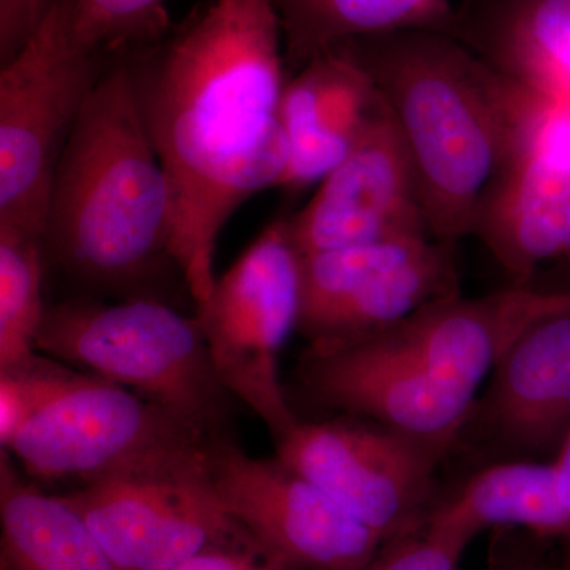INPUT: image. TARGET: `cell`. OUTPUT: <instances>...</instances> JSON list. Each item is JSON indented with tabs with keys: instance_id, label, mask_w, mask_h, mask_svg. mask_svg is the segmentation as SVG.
<instances>
[{
	"instance_id": "obj_19",
	"label": "cell",
	"mask_w": 570,
	"mask_h": 570,
	"mask_svg": "<svg viewBox=\"0 0 570 570\" xmlns=\"http://www.w3.org/2000/svg\"><path fill=\"white\" fill-rule=\"evenodd\" d=\"M288 77L307 62L352 41L396 32L455 37L460 14L452 0H272Z\"/></svg>"
},
{
	"instance_id": "obj_22",
	"label": "cell",
	"mask_w": 570,
	"mask_h": 570,
	"mask_svg": "<svg viewBox=\"0 0 570 570\" xmlns=\"http://www.w3.org/2000/svg\"><path fill=\"white\" fill-rule=\"evenodd\" d=\"M43 236L0 227V370L36 355L43 321Z\"/></svg>"
},
{
	"instance_id": "obj_26",
	"label": "cell",
	"mask_w": 570,
	"mask_h": 570,
	"mask_svg": "<svg viewBox=\"0 0 570 570\" xmlns=\"http://www.w3.org/2000/svg\"><path fill=\"white\" fill-rule=\"evenodd\" d=\"M469 543L425 527L390 540L365 570H459Z\"/></svg>"
},
{
	"instance_id": "obj_29",
	"label": "cell",
	"mask_w": 570,
	"mask_h": 570,
	"mask_svg": "<svg viewBox=\"0 0 570 570\" xmlns=\"http://www.w3.org/2000/svg\"><path fill=\"white\" fill-rule=\"evenodd\" d=\"M554 475H557V493L560 499L562 510L568 515L570 524V430L566 434L564 441L558 449L557 460L553 461ZM570 549V531L569 538L566 540Z\"/></svg>"
},
{
	"instance_id": "obj_18",
	"label": "cell",
	"mask_w": 570,
	"mask_h": 570,
	"mask_svg": "<svg viewBox=\"0 0 570 570\" xmlns=\"http://www.w3.org/2000/svg\"><path fill=\"white\" fill-rule=\"evenodd\" d=\"M456 39L524 88L570 100V0H469Z\"/></svg>"
},
{
	"instance_id": "obj_1",
	"label": "cell",
	"mask_w": 570,
	"mask_h": 570,
	"mask_svg": "<svg viewBox=\"0 0 570 570\" xmlns=\"http://www.w3.org/2000/svg\"><path fill=\"white\" fill-rule=\"evenodd\" d=\"M122 58L170 187L171 253L198 305L216 281L224 225L247 198L276 189L287 165L279 18L272 0H206Z\"/></svg>"
},
{
	"instance_id": "obj_11",
	"label": "cell",
	"mask_w": 570,
	"mask_h": 570,
	"mask_svg": "<svg viewBox=\"0 0 570 570\" xmlns=\"http://www.w3.org/2000/svg\"><path fill=\"white\" fill-rule=\"evenodd\" d=\"M209 478L225 512L294 570H365L384 546L321 487L279 459L247 456L212 439Z\"/></svg>"
},
{
	"instance_id": "obj_10",
	"label": "cell",
	"mask_w": 570,
	"mask_h": 570,
	"mask_svg": "<svg viewBox=\"0 0 570 570\" xmlns=\"http://www.w3.org/2000/svg\"><path fill=\"white\" fill-rule=\"evenodd\" d=\"M285 466L321 487L382 542L422 530L444 453L389 428L296 423L276 442Z\"/></svg>"
},
{
	"instance_id": "obj_5",
	"label": "cell",
	"mask_w": 570,
	"mask_h": 570,
	"mask_svg": "<svg viewBox=\"0 0 570 570\" xmlns=\"http://www.w3.org/2000/svg\"><path fill=\"white\" fill-rule=\"evenodd\" d=\"M118 55L78 41L71 0H56L0 70V227L43 236L56 168L89 97Z\"/></svg>"
},
{
	"instance_id": "obj_28",
	"label": "cell",
	"mask_w": 570,
	"mask_h": 570,
	"mask_svg": "<svg viewBox=\"0 0 570 570\" xmlns=\"http://www.w3.org/2000/svg\"><path fill=\"white\" fill-rule=\"evenodd\" d=\"M175 570H294L269 557L255 540L213 547Z\"/></svg>"
},
{
	"instance_id": "obj_9",
	"label": "cell",
	"mask_w": 570,
	"mask_h": 570,
	"mask_svg": "<svg viewBox=\"0 0 570 570\" xmlns=\"http://www.w3.org/2000/svg\"><path fill=\"white\" fill-rule=\"evenodd\" d=\"M62 498L118 570H175L213 547L254 539L220 504L208 450L200 459L100 480Z\"/></svg>"
},
{
	"instance_id": "obj_3",
	"label": "cell",
	"mask_w": 570,
	"mask_h": 570,
	"mask_svg": "<svg viewBox=\"0 0 570 570\" xmlns=\"http://www.w3.org/2000/svg\"><path fill=\"white\" fill-rule=\"evenodd\" d=\"M406 145L428 230L455 245L515 146L519 85L450 33H387L344 45Z\"/></svg>"
},
{
	"instance_id": "obj_21",
	"label": "cell",
	"mask_w": 570,
	"mask_h": 570,
	"mask_svg": "<svg viewBox=\"0 0 570 570\" xmlns=\"http://www.w3.org/2000/svg\"><path fill=\"white\" fill-rule=\"evenodd\" d=\"M2 570H118L80 513L0 461Z\"/></svg>"
},
{
	"instance_id": "obj_17",
	"label": "cell",
	"mask_w": 570,
	"mask_h": 570,
	"mask_svg": "<svg viewBox=\"0 0 570 570\" xmlns=\"http://www.w3.org/2000/svg\"><path fill=\"white\" fill-rule=\"evenodd\" d=\"M494 373L483 411L498 436L524 452L560 449L570 430V313L528 330Z\"/></svg>"
},
{
	"instance_id": "obj_14",
	"label": "cell",
	"mask_w": 570,
	"mask_h": 570,
	"mask_svg": "<svg viewBox=\"0 0 570 570\" xmlns=\"http://www.w3.org/2000/svg\"><path fill=\"white\" fill-rule=\"evenodd\" d=\"M566 313L570 292L515 285L479 298L460 294L438 299L381 335L434 376L475 393L528 330Z\"/></svg>"
},
{
	"instance_id": "obj_4",
	"label": "cell",
	"mask_w": 570,
	"mask_h": 570,
	"mask_svg": "<svg viewBox=\"0 0 570 570\" xmlns=\"http://www.w3.org/2000/svg\"><path fill=\"white\" fill-rule=\"evenodd\" d=\"M37 351L135 390L212 434L227 392L197 318L151 296L48 305Z\"/></svg>"
},
{
	"instance_id": "obj_23",
	"label": "cell",
	"mask_w": 570,
	"mask_h": 570,
	"mask_svg": "<svg viewBox=\"0 0 570 570\" xmlns=\"http://www.w3.org/2000/svg\"><path fill=\"white\" fill-rule=\"evenodd\" d=\"M71 21L80 43L108 55L151 43L171 28L165 0H71Z\"/></svg>"
},
{
	"instance_id": "obj_2",
	"label": "cell",
	"mask_w": 570,
	"mask_h": 570,
	"mask_svg": "<svg viewBox=\"0 0 570 570\" xmlns=\"http://www.w3.org/2000/svg\"><path fill=\"white\" fill-rule=\"evenodd\" d=\"M171 239L170 187L118 55L56 168L43 230L47 265L96 291L154 298L149 287L170 266L179 272Z\"/></svg>"
},
{
	"instance_id": "obj_20",
	"label": "cell",
	"mask_w": 570,
	"mask_h": 570,
	"mask_svg": "<svg viewBox=\"0 0 570 570\" xmlns=\"http://www.w3.org/2000/svg\"><path fill=\"white\" fill-rule=\"evenodd\" d=\"M426 524L466 543L489 528H523L539 538L564 542L570 531L558 499L553 463L532 461L483 469L455 497L434 505Z\"/></svg>"
},
{
	"instance_id": "obj_6",
	"label": "cell",
	"mask_w": 570,
	"mask_h": 570,
	"mask_svg": "<svg viewBox=\"0 0 570 570\" xmlns=\"http://www.w3.org/2000/svg\"><path fill=\"white\" fill-rule=\"evenodd\" d=\"M299 305L302 257L284 219L216 277L195 313L220 384L253 409L276 442L299 422L279 381V354L298 326Z\"/></svg>"
},
{
	"instance_id": "obj_8",
	"label": "cell",
	"mask_w": 570,
	"mask_h": 570,
	"mask_svg": "<svg viewBox=\"0 0 570 570\" xmlns=\"http://www.w3.org/2000/svg\"><path fill=\"white\" fill-rule=\"evenodd\" d=\"M455 295L460 281L453 245L431 235L303 255L296 330L309 347L343 346Z\"/></svg>"
},
{
	"instance_id": "obj_30",
	"label": "cell",
	"mask_w": 570,
	"mask_h": 570,
	"mask_svg": "<svg viewBox=\"0 0 570 570\" xmlns=\"http://www.w3.org/2000/svg\"><path fill=\"white\" fill-rule=\"evenodd\" d=\"M564 570H570V562H569V566H568V568H566Z\"/></svg>"
},
{
	"instance_id": "obj_15",
	"label": "cell",
	"mask_w": 570,
	"mask_h": 570,
	"mask_svg": "<svg viewBox=\"0 0 570 570\" xmlns=\"http://www.w3.org/2000/svg\"><path fill=\"white\" fill-rule=\"evenodd\" d=\"M376 100L370 75L344 48L292 73L277 110L288 159L276 189L321 183L354 148Z\"/></svg>"
},
{
	"instance_id": "obj_16",
	"label": "cell",
	"mask_w": 570,
	"mask_h": 570,
	"mask_svg": "<svg viewBox=\"0 0 570 570\" xmlns=\"http://www.w3.org/2000/svg\"><path fill=\"white\" fill-rule=\"evenodd\" d=\"M524 285L543 262L570 255V167L513 153L491 183L474 232Z\"/></svg>"
},
{
	"instance_id": "obj_25",
	"label": "cell",
	"mask_w": 570,
	"mask_h": 570,
	"mask_svg": "<svg viewBox=\"0 0 570 570\" xmlns=\"http://www.w3.org/2000/svg\"><path fill=\"white\" fill-rule=\"evenodd\" d=\"M513 153L570 167V100L532 91L519 82Z\"/></svg>"
},
{
	"instance_id": "obj_7",
	"label": "cell",
	"mask_w": 570,
	"mask_h": 570,
	"mask_svg": "<svg viewBox=\"0 0 570 570\" xmlns=\"http://www.w3.org/2000/svg\"><path fill=\"white\" fill-rule=\"evenodd\" d=\"M212 439L156 401L92 376L29 420L9 452L31 478L86 487L200 459Z\"/></svg>"
},
{
	"instance_id": "obj_27",
	"label": "cell",
	"mask_w": 570,
	"mask_h": 570,
	"mask_svg": "<svg viewBox=\"0 0 570 570\" xmlns=\"http://www.w3.org/2000/svg\"><path fill=\"white\" fill-rule=\"evenodd\" d=\"M56 0H0V62L7 63L47 17Z\"/></svg>"
},
{
	"instance_id": "obj_13",
	"label": "cell",
	"mask_w": 570,
	"mask_h": 570,
	"mask_svg": "<svg viewBox=\"0 0 570 570\" xmlns=\"http://www.w3.org/2000/svg\"><path fill=\"white\" fill-rule=\"evenodd\" d=\"M299 379L324 406L366 415L444 455L478 407L475 393L434 376L381 333L343 346L309 347Z\"/></svg>"
},
{
	"instance_id": "obj_12",
	"label": "cell",
	"mask_w": 570,
	"mask_h": 570,
	"mask_svg": "<svg viewBox=\"0 0 570 570\" xmlns=\"http://www.w3.org/2000/svg\"><path fill=\"white\" fill-rule=\"evenodd\" d=\"M285 220L302 257L431 235L406 145L379 94L354 148L318 183L311 200Z\"/></svg>"
},
{
	"instance_id": "obj_24",
	"label": "cell",
	"mask_w": 570,
	"mask_h": 570,
	"mask_svg": "<svg viewBox=\"0 0 570 570\" xmlns=\"http://www.w3.org/2000/svg\"><path fill=\"white\" fill-rule=\"evenodd\" d=\"M91 374L77 373L62 363L33 355L0 370V442L9 450L29 420L56 400L80 387Z\"/></svg>"
}]
</instances>
